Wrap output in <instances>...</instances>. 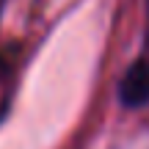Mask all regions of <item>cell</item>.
I'll return each mask as SVG.
<instances>
[{
  "instance_id": "cell-1",
  "label": "cell",
  "mask_w": 149,
  "mask_h": 149,
  "mask_svg": "<svg viewBox=\"0 0 149 149\" xmlns=\"http://www.w3.org/2000/svg\"><path fill=\"white\" fill-rule=\"evenodd\" d=\"M119 97L127 108H141L149 102V64L146 61H135L122 77V88Z\"/></svg>"
}]
</instances>
